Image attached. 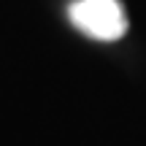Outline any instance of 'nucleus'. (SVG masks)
Segmentation results:
<instances>
[{"label": "nucleus", "instance_id": "nucleus-1", "mask_svg": "<svg viewBox=\"0 0 146 146\" xmlns=\"http://www.w3.org/2000/svg\"><path fill=\"white\" fill-rule=\"evenodd\" d=\"M68 16L95 41H119L127 33V14L119 0H76L70 3Z\"/></svg>", "mask_w": 146, "mask_h": 146}]
</instances>
